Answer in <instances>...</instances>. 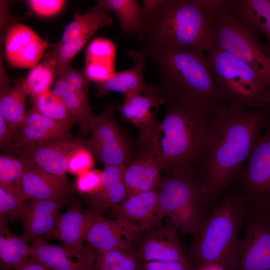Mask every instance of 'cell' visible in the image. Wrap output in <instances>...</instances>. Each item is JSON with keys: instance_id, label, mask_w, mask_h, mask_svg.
Listing matches in <instances>:
<instances>
[{"instance_id": "6da1fadb", "label": "cell", "mask_w": 270, "mask_h": 270, "mask_svg": "<svg viewBox=\"0 0 270 270\" xmlns=\"http://www.w3.org/2000/svg\"><path fill=\"white\" fill-rule=\"evenodd\" d=\"M266 123L263 112L235 106L212 115L198 173L212 204L239 176Z\"/></svg>"}, {"instance_id": "7a4b0ae2", "label": "cell", "mask_w": 270, "mask_h": 270, "mask_svg": "<svg viewBox=\"0 0 270 270\" xmlns=\"http://www.w3.org/2000/svg\"><path fill=\"white\" fill-rule=\"evenodd\" d=\"M128 56L152 62L158 78L154 93L166 106L207 115L215 114L222 106L205 52L145 45L130 50Z\"/></svg>"}, {"instance_id": "3957f363", "label": "cell", "mask_w": 270, "mask_h": 270, "mask_svg": "<svg viewBox=\"0 0 270 270\" xmlns=\"http://www.w3.org/2000/svg\"><path fill=\"white\" fill-rule=\"evenodd\" d=\"M230 0H160L145 16L137 38L146 45L208 52L216 48V23Z\"/></svg>"}, {"instance_id": "277c9868", "label": "cell", "mask_w": 270, "mask_h": 270, "mask_svg": "<svg viewBox=\"0 0 270 270\" xmlns=\"http://www.w3.org/2000/svg\"><path fill=\"white\" fill-rule=\"evenodd\" d=\"M212 115L166 106L164 119L139 144L156 156L165 172L198 174Z\"/></svg>"}, {"instance_id": "5b68a950", "label": "cell", "mask_w": 270, "mask_h": 270, "mask_svg": "<svg viewBox=\"0 0 270 270\" xmlns=\"http://www.w3.org/2000/svg\"><path fill=\"white\" fill-rule=\"evenodd\" d=\"M247 205L234 189L227 192L220 203L212 208L195 236L190 260L194 267L204 264L236 270L245 224Z\"/></svg>"}, {"instance_id": "8992f818", "label": "cell", "mask_w": 270, "mask_h": 270, "mask_svg": "<svg viewBox=\"0 0 270 270\" xmlns=\"http://www.w3.org/2000/svg\"><path fill=\"white\" fill-rule=\"evenodd\" d=\"M160 205L164 216L184 234L196 236L212 204L197 174L165 172L158 186Z\"/></svg>"}, {"instance_id": "52a82bcc", "label": "cell", "mask_w": 270, "mask_h": 270, "mask_svg": "<svg viewBox=\"0 0 270 270\" xmlns=\"http://www.w3.org/2000/svg\"><path fill=\"white\" fill-rule=\"evenodd\" d=\"M207 60L222 104L254 109L265 104L268 85L254 68L216 47Z\"/></svg>"}, {"instance_id": "ba28073f", "label": "cell", "mask_w": 270, "mask_h": 270, "mask_svg": "<svg viewBox=\"0 0 270 270\" xmlns=\"http://www.w3.org/2000/svg\"><path fill=\"white\" fill-rule=\"evenodd\" d=\"M232 0L217 16L216 47L254 68L266 80L270 88V50L260 42L256 32L230 14L228 8Z\"/></svg>"}, {"instance_id": "9c48e42d", "label": "cell", "mask_w": 270, "mask_h": 270, "mask_svg": "<svg viewBox=\"0 0 270 270\" xmlns=\"http://www.w3.org/2000/svg\"><path fill=\"white\" fill-rule=\"evenodd\" d=\"M234 182L248 206L270 212V124L256 140Z\"/></svg>"}, {"instance_id": "30bf717a", "label": "cell", "mask_w": 270, "mask_h": 270, "mask_svg": "<svg viewBox=\"0 0 270 270\" xmlns=\"http://www.w3.org/2000/svg\"><path fill=\"white\" fill-rule=\"evenodd\" d=\"M116 106H107L95 116L87 140L83 144L104 166H128L130 163L134 148L122 133L116 120Z\"/></svg>"}, {"instance_id": "8fae6325", "label": "cell", "mask_w": 270, "mask_h": 270, "mask_svg": "<svg viewBox=\"0 0 270 270\" xmlns=\"http://www.w3.org/2000/svg\"><path fill=\"white\" fill-rule=\"evenodd\" d=\"M236 270H270V212L247 206Z\"/></svg>"}, {"instance_id": "7c38bea8", "label": "cell", "mask_w": 270, "mask_h": 270, "mask_svg": "<svg viewBox=\"0 0 270 270\" xmlns=\"http://www.w3.org/2000/svg\"><path fill=\"white\" fill-rule=\"evenodd\" d=\"M90 212L84 238L95 252L133 250L132 244L138 234L148 229L118 218L111 220L104 218L102 214L92 210Z\"/></svg>"}, {"instance_id": "4fadbf2b", "label": "cell", "mask_w": 270, "mask_h": 270, "mask_svg": "<svg viewBox=\"0 0 270 270\" xmlns=\"http://www.w3.org/2000/svg\"><path fill=\"white\" fill-rule=\"evenodd\" d=\"M178 230L170 222L142 230L132 248L143 263L152 261L192 263L181 246Z\"/></svg>"}, {"instance_id": "5bb4252c", "label": "cell", "mask_w": 270, "mask_h": 270, "mask_svg": "<svg viewBox=\"0 0 270 270\" xmlns=\"http://www.w3.org/2000/svg\"><path fill=\"white\" fill-rule=\"evenodd\" d=\"M74 124L52 120L32 108L27 112L24 122L14 133L5 153L70 138V130Z\"/></svg>"}, {"instance_id": "9a60e30c", "label": "cell", "mask_w": 270, "mask_h": 270, "mask_svg": "<svg viewBox=\"0 0 270 270\" xmlns=\"http://www.w3.org/2000/svg\"><path fill=\"white\" fill-rule=\"evenodd\" d=\"M49 46L28 26L14 23L8 27L6 33V59L12 68H34L41 60Z\"/></svg>"}, {"instance_id": "2e32d148", "label": "cell", "mask_w": 270, "mask_h": 270, "mask_svg": "<svg viewBox=\"0 0 270 270\" xmlns=\"http://www.w3.org/2000/svg\"><path fill=\"white\" fill-rule=\"evenodd\" d=\"M83 144V140L69 138L48 144L18 150L12 154L26 160L30 166L62 178H66L68 158L72 151Z\"/></svg>"}, {"instance_id": "e0dca14e", "label": "cell", "mask_w": 270, "mask_h": 270, "mask_svg": "<svg viewBox=\"0 0 270 270\" xmlns=\"http://www.w3.org/2000/svg\"><path fill=\"white\" fill-rule=\"evenodd\" d=\"M66 198L31 200L28 203L24 202L18 220L24 226L22 237L28 242L42 236L53 238L60 216V211L66 204Z\"/></svg>"}, {"instance_id": "ac0fdd59", "label": "cell", "mask_w": 270, "mask_h": 270, "mask_svg": "<svg viewBox=\"0 0 270 270\" xmlns=\"http://www.w3.org/2000/svg\"><path fill=\"white\" fill-rule=\"evenodd\" d=\"M163 100L154 93H133L124 95V102L116 106L122 120L133 124L139 130L138 142L144 144L156 129V118Z\"/></svg>"}, {"instance_id": "d6986e66", "label": "cell", "mask_w": 270, "mask_h": 270, "mask_svg": "<svg viewBox=\"0 0 270 270\" xmlns=\"http://www.w3.org/2000/svg\"><path fill=\"white\" fill-rule=\"evenodd\" d=\"M16 186L17 194L23 202L66 198L72 189L67 178H58L34 166L25 170Z\"/></svg>"}, {"instance_id": "ffe728a7", "label": "cell", "mask_w": 270, "mask_h": 270, "mask_svg": "<svg viewBox=\"0 0 270 270\" xmlns=\"http://www.w3.org/2000/svg\"><path fill=\"white\" fill-rule=\"evenodd\" d=\"M162 170L161 164L156 156L138 142L134 150L131 162L126 167L123 178L127 198L158 188Z\"/></svg>"}, {"instance_id": "44dd1931", "label": "cell", "mask_w": 270, "mask_h": 270, "mask_svg": "<svg viewBox=\"0 0 270 270\" xmlns=\"http://www.w3.org/2000/svg\"><path fill=\"white\" fill-rule=\"evenodd\" d=\"M158 188L127 198L112 208L115 217L146 228L161 226L165 216L160 205Z\"/></svg>"}, {"instance_id": "7402d4cb", "label": "cell", "mask_w": 270, "mask_h": 270, "mask_svg": "<svg viewBox=\"0 0 270 270\" xmlns=\"http://www.w3.org/2000/svg\"><path fill=\"white\" fill-rule=\"evenodd\" d=\"M90 212L78 209L68 210L60 216L53 238L60 240L64 247L78 258L95 261L96 252L83 246L84 233Z\"/></svg>"}, {"instance_id": "603a6c76", "label": "cell", "mask_w": 270, "mask_h": 270, "mask_svg": "<svg viewBox=\"0 0 270 270\" xmlns=\"http://www.w3.org/2000/svg\"><path fill=\"white\" fill-rule=\"evenodd\" d=\"M127 166H106L102 173V184L94 193L86 199L88 206L92 210L100 214L114 208L127 198V190L123 182Z\"/></svg>"}, {"instance_id": "cb8c5ba5", "label": "cell", "mask_w": 270, "mask_h": 270, "mask_svg": "<svg viewBox=\"0 0 270 270\" xmlns=\"http://www.w3.org/2000/svg\"><path fill=\"white\" fill-rule=\"evenodd\" d=\"M30 256L52 270H94L95 261L76 257L64 246L49 244L38 237L30 242Z\"/></svg>"}, {"instance_id": "d4e9b609", "label": "cell", "mask_w": 270, "mask_h": 270, "mask_svg": "<svg viewBox=\"0 0 270 270\" xmlns=\"http://www.w3.org/2000/svg\"><path fill=\"white\" fill-rule=\"evenodd\" d=\"M132 59L135 62L133 68L115 72L106 80L96 84L98 96L110 92H121L124 95L133 93L148 94L154 92V85L148 84L144 78L143 72L146 60L140 58Z\"/></svg>"}, {"instance_id": "484cf974", "label": "cell", "mask_w": 270, "mask_h": 270, "mask_svg": "<svg viewBox=\"0 0 270 270\" xmlns=\"http://www.w3.org/2000/svg\"><path fill=\"white\" fill-rule=\"evenodd\" d=\"M228 11L243 26L262 33L270 44V0H232Z\"/></svg>"}, {"instance_id": "4316f807", "label": "cell", "mask_w": 270, "mask_h": 270, "mask_svg": "<svg viewBox=\"0 0 270 270\" xmlns=\"http://www.w3.org/2000/svg\"><path fill=\"white\" fill-rule=\"evenodd\" d=\"M0 115L5 120L14 133L24 122L27 112L26 102L28 96L22 82L10 86L1 69Z\"/></svg>"}, {"instance_id": "83f0119b", "label": "cell", "mask_w": 270, "mask_h": 270, "mask_svg": "<svg viewBox=\"0 0 270 270\" xmlns=\"http://www.w3.org/2000/svg\"><path fill=\"white\" fill-rule=\"evenodd\" d=\"M97 5L107 12H112L120 26L121 34H135L136 38L145 24L142 8L136 0H99Z\"/></svg>"}, {"instance_id": "f1b7e54d", "label": "cell", "mask_w": 270, "mask_h": 270, "mask_svg": "<svg viewBox=\"0 0 270 270\" xmlns=\"http://www.w3.org/2000/svg\"><path fill=\"white\" fill-rule=\"evenodd\" d=\"M22 236L12 234L6 227L0 228L1 270H17L30 257L31 246Z\"/></svg>"}, {"instance_id": "f546056e", "label": "cell", "mask_w": 270, "mask_h": 270, "mask_svg": "<svg viewBox=\"0 0 270 270\" xmlns=\"http://www.w3.org/2000/svg\"><path fill=\"white\" fill-rule=\"evenodd\" d=\"M112 22L108 12L96 4L88 12L84 14L75 13L74 20L62 33L60 42L70 41L90 30H98Z\"/></svg>"}, {"instance_id": "4dcf8cb0", "label": "cell", "mask_w": 270, "mask_h": 270, "mask_svg": "<svg viewBox=\"0 0 270 270\" xmlns=\"http://www.w3.org/2000/svg\"><path fill=\"white\" fill-rule=\"evenodd\" d=\"M142 264L134 250L96 252L94 270H141Z\"/></svg>"}, {"instance_id": "1f68e13d", "label": "cell", "mask_w": 270, "mask_h": 270, "mask_svg": "<svg viewBox=\"0 0 270 270\" xmlns=\"http://www.w3.org/2000/svg\"><path fill=\"white\" fill-rule=\"evenodd\" d=\"M61 99L81 133L88 134L95 116L88 102V92H77L69 88Z\"/></svg>"}, {"instance_id": "d6a6232c", "label": "cell", "mask_w": 270, "mask_h": 270, "mask_svg": "<svg viewBox=\"0 0 270 270\" xmlns=\"http://www.w3.org/2000/svg\"><path fill=\"white\" fill-rule=\"evenodd\" d=\"M56 74L55 65L46 58L29 72L22 81V87L28 96L32 98L50 90Z\"/></svg>"}, {"instance_id": "836d02e7", "label": "cell", "mask_w": 270, "mask_h": 270, "mask_svg": "<svg viewBox=\"0 0 270 270\" xmlns=\"http://www.w3.org/2000/svg\"><path fill=\"white\" fill-rule=\"evenodd\" d=\"M98 30H90L70 41L59 42L52 48L46 58L55 65L57 74L70 66L72 60Z\"/></svg>"}, {"instance_id": "e575fe53", "label": "cell", "mask_w": 270, "mask_h": 270, "mask_svg": "<svg viewBox=\"0 0 270 270\" xmlns=\"http://www.w3.org/2000/svg\"><path fill=\"white\" fill-rule=\"evenodd\" d=\"M32 108L52 120L74 124L62 100L49 90L32 98Z\"/></svg>"}, {"instance_id": "d590c367", "label": "cell", "mask_w": 270, "mask_h": 270, "mask_svg": "<svg viewBox=\"0 0 270 270\" xmlns=\"http://www.w3.org/2000/svg\"><path fill=\"white\" fill-rule=\"evenodd\" d=\"M30 166L20 156L10 153L0 156V187L4 190L17 194L16 182L25 170Z\"/></svg>"}, {"instance_id": "8d00e7d4", "label": "cell", "mask_w": 270, "mask_h": 270, "mask_svg": "<svg viewBox=\"0 0 270 270\" xmlns=\"http://www.w3.org/2000/svg\"><path fill=\"white\" fill-rule=\"evenodd\" d=\"M116 46L110 40L96 38L88 46L85 62H100L115 63Z\"/></svg>"}, {"instance_id": "74e56055", "label": "cell", "mask_w": 270, "mask_h": 270, "mask_svg": "<svg viewBox=\"0 0 270 270\" xmlns=\"http://www.w3.org/2000/svg\"><path fill=\"white\" fill-rule=\"evenodd\" d=\"M24 204L18 194L8 192L0 187V228L6 226L8 220H18Z\"/></svg>"}, {"instance_id": "f35d334b", "label": "cell", "mask_w": 270, "mask_h": 270, "mask_svg": "<svg viewBox=\"0 0 270 270\" xmlns=\"http://www.w3.org/2000/svg\"><path fill=\"white\" fill-rule=\"evenodd\" d=\"M94 156L84 145L78 146L70 154L67 164L68 172L78 176L92 169Z\"/></svg>"}, {"instance_id": "ab89813d", "label": "cell", "mask_w": 270, "mask_h": 270, "mask_svg": "<svg viewBox=\"0 0 270 270\" xmlns=\"http://www.w3.org/2000/svg\"><path fill=\"white\" fill-rule=\"evenodd\" d=\"M115 64L110 62H85L84 74L88 81L96 84L104 82L115 72Z\"/></svg>"}, {"instance_id": "60d3db41", "label": "cell", "mask_w": 270, "mask_h": 270, "mask_svg": "<svg viewBox=\"0 0 270 270\" xmlns=\"http://www.w3.org/2000/svg\"><path fill=\"white\" fill-rule=\"evenodd\" d=\"M102 173L100 170L91 169L78 176L76 182L77 190L88 195L96 192L102 184Z\"/></svg>"}, {"instance_id": "b9f144b4", "label": "cell", "mask_w": 270, "mask_h": 270, "mask_svg": "<svg viewBox=\"0 0 270 270\" xmlns=\"http://www.w3.org/2000/svg\"><path fill=\"white\" fill-rule=\"evenodd\" d=\"M30 8L36 14L42 17H50L58 13L64 8V0H30L28 1Z\"/></svg>"}, {"instance_id": "7bdbcfd3", "label": "cell", "mask_w": 270, "mask_h": 270, "mask_svg": "<svg viewBox=\"0 0 270 270\" xmlns=\"http://www.w3.org/2000/svg\"><path fill=\"white\" fill-rule=\"evenodd\" d=\"M58 73L62 74L70 89L77 92H88V80L84 72L68 66Z\"/></svg>"}, {"instance_id": "ee69618b", "label": "cell", "mask_w": 270, "mask_h": 270, "mask_svg": "<svg viewBox=\"0 0 270 270\" xmlns=\"http://www.w3.org/2000/svg\"><path fill=\"white\" fill-rule=\"evenodd\" d=\"M192 263L176 262L152 261L143 263L141 270H194Z\"/></svg>"}, {"instance_id": "f6af8a7d", "label": "cell", "mask_w": 270, "mask_h": 270, "mask_svg": "<svg viewBox=\"0 0 270 270\" xmlns=\"http://www.w3.org/2000/svg\"><path fill=\"white\" fill-rule=\"evenodd\" d=\"M14 135V132L12 130L4 118L0 115V146L4 152L8 149Z\"/></svg>"}, {"instance_id": "bcb514c9", "label": "cell", "mask_w": 270, "mask_h": 270, "mask_svg": "<svg viewBox=\"0 0 270 270\" xmlns=\"http://www.w3.org/2000/svg\"><path fill=\"white\" fill-rule=\"evenodd\" d=\"M69 88H70L62 74L60 73L57 74L52 89L51 90L56 96L61 98Z\"/></svg>"}, {"instance_id": "7dc6e473", "label": "cell", "mask_w": 270, "mask_h": 270, "mask_svg": "<svg viewBox=\"0 0 270 270\" xmlns=\"http://www.w3.org/2000/svg\"><path fill=\"white\" fill-rule=\"evenodd\" d=\"M17 270H52L42 264L30 257Z\"/></svg>"}, {"instance_id": "c3c4849f", "label": "cell", "mask_w": 270, "mask_h": 270, "mask_svg": "<svg viewBox=\"0 0 270 270\" xmlns=\"http://www.w3.org/2000/svg\"><path fill=\"white\" fill-rule=\"evenodd\" d=\"M194 270H226L220 266L214 264H204L195 267Z\"/></svg>"}, {"instance_id": "681fc988", "label": "cell", "mask_w": 270, "mask_h": 270, "mask_svg": "<svg viewBox=\"0 0 270 270\" xmlns=\"http://www.w3.org/2000/svg\"><path fill=\"white\" fill-rule=\"evenodd\" d=\"M265 104L268 106L270 110V89L268 90V92L265 100Z\"/></svg>"}]
</instances>
